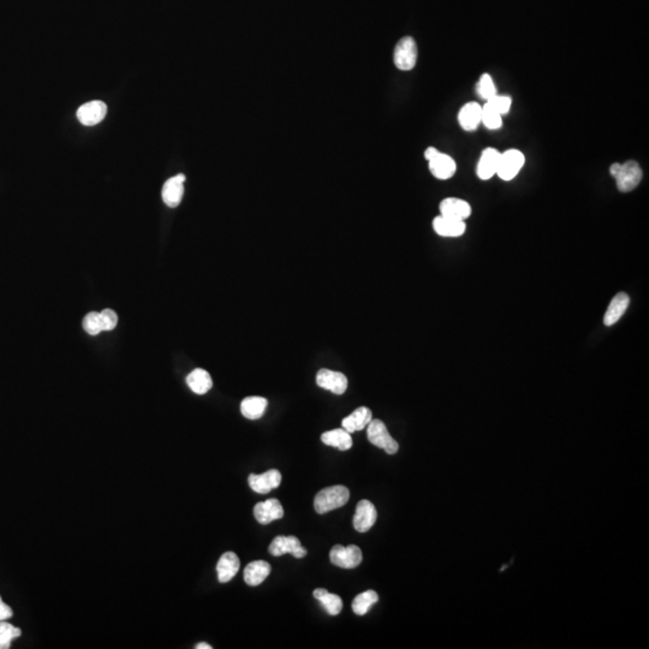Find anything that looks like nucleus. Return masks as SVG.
Here are the masks:
<instances>
[{
  "label": "nucleus",
  "instance_id": "4",
  "mask_svg": "<svg viewBox=\"0 0 649 649\" xmlns=\"http://www.w3.org/2000/svg\"><path fill=\"white\" fill-rule=\"evenodd\" d=\"M362 551L359 546L350 545L344 547L342 545H336L329 552V559L334 565L342 569H354L362 562Z\"/></svg>",
  "mask_w": 649,
  "mask_h": 649
},
{
  "label": "nucleus",
  "instance_id": "8",
  "mask_svg": "<svg viewBox=\"0 0 649 649\" xmlns=\"http://www.w3.org/2000/svg\"><path fill=\"white\" fill-rule=\"evenodd\" d=\"M318 386L329 390L334 395H343L347 389V377L341 372L320 369L316 374Z\"/></svg>",
  "mask_w": 649,
  "mask_h": 649
},
{
  "label": "nucleus",
  "instance_id": "9",
  "mask_svg": "<svg viewBox=\"0 0 649 649\" xmlns=\"http://www.w3.org/2000/svg\"><path fill=\"white\" fill-rule=\"evenodd\" d=\"M377 513L373 503L363 499L359 501L356 506V513L352 519L354 528L359 533H366L377 522Z\"/></svg>",
  "mask_w": 649,
  "mask_h": 649
},
{
  "label": "nucleus",
  "instance_id": "33",
  "mask_svg": "<svg viewBox=\"0 0 649 649\" xmlns=\"http://www.w3.org/2000/svg\"><path fill=\"white\" fill-rule=\"evenodd\" d=\"M101 326L104 331H112L118 324V316L112 309H105L100 313Z\"/></svg>",
  "mask_w": 649,
  "mask_h": 649
},
{
  "label": "nucleus",
  "instance_id": "35",
  "mask_svg": "<svg viewBox=\"0 0 649 649\" xmlns=\"http://www.w3.org/2000/svg\"><path fill=\"white\" fill-rule=\"evenodd\" d=\"M438 152L439 150H437V148H435V147H430V148H427V150L425 152V159H427V160H430V159L433 158L435 154L438 153Z\"/></svg>",
  "mask_w": 649,
  "mask_h": 649
},
{
  "label": "nucleus",
  "instance_id": "6",
  "mask_svg": "<svg viewBox=\"0 0 649 649\" xmlns=\"http://www.w3.org/2000/svg\"><path fill=\"white\" fill-rule=\"evenodd\" d=\"M526 158L522 152L517 150H509L500 154L499 165L496 175L503 180H511L521 171Z\"/></svg>",
  "mask_w": 649,
  "mask_h": 649
},
{
  "label": "nucleus",
  "instance_id": "31",
  "mask_svg": "<svg viewBox=\"0 0 649 649\" xmlns=\"http://www.w3.org/2000/svg\"><path fill=\"white\" fill-rule=\"evenodd\" d=\"M84 329L88 334L91 336H97L102 332V326H101L100 313L92 312L88 313L84 316Z\"/></svg>",
  "mask_w": 649,
  "mask_h": 649
},
{
  "label": "nucleus",
  "instance_id": "34",
  "mask_svg": "<svg viewBox=\"0 0 649 649\" xmlns=\"http://www.w3.org/2000/svg\"><path fill=\"white\" fill-rule=\"evenodd\" d=\"M13 614V610H11V607L1 601V602H0V622L11 618Z\"/></svg>",
  "mask_w": 649,
  "mask_h": 649
},
{
  "label": "nucleus",
  "instance_id": "13",
  "mask_svg": "<svg viewBox=\"0 0 649 649\" xmlns=\"http://www.w3.org/2000/svg\"><path fill=\"white\" fill-rule=\"evenodd\" d=\"M254 516L260 524L267 526L284 516V509L278 499H268L255 505Z\"/></svg>",
  "mask_w": 649,
  "mask_h": 649
},
{
  "label": "nucleus",
  "instance_id": "29",
  "mask_svg": "<svg viewBox=\"0 0 649 649\" xmlns=\"http://www.w3.org/2000/svg\"><path fill=\"white\" fill-rule=\"evenodd\" d=\"M501 114H498L496 110H493L488 104L483 106V114H481V123L490 129V130H496L503 125V119Z\"/></svg>",
  "mask_w": 649,
  "mask_h": 649
},
{
  "label": "nucleus",
  "instance_id": "30",
  "mask_svg": "<svg viewBox=\"0 0 649 649\" xmlns=\"http://www.w3.org/2000/svg\"><path fill=\"white\" fill-rule=\"evenodd\" d=\"M476 92H478V97H483L486 101L490 100L491 97L498 94L496 84H494L493 79L488 74H485L478 79V84H476Z\"/></svg>",
  "mask_w": 649,
  "mask_h": 649
},
{
  "label": "nucleus",
  "instance_id": "27",
  "mask_svg": "<svg viewBox=\"0 0 649 649\" xmlns=\"http://www.w3.org/2000/svg\"><path fill=\"white\" fill-rule=\"evenodd\" d=\"M377 600H379V595L377 592L367 591V592L361 593L354 599L351 607L357 616H364L370 610V607L374 604H377Z\"/></svg>",
  "mask_w": 649,
  "mask_h": 649
},
{
  "label": "nucleus",
  "instance_id": "15",
  "mask_svg": "<svg viewBox=\"0 0 649 649\" xmlns=\"http://www.w3.org/2000/svg\"><path fill=\"white\" fill-rule=\"evenodd\" d=\"M428 162H430V173L438 180H448L456 173V162L448 154L438 152L433 158L428 160Z\"/></svg>",
  "mask_w": 649,
  "mask_h": 649
},
{
  "label": "nucleus",
  "instance_id": "12",
  "mask_svg": "<svg viewBox=\"0 0 649 649\" xmlns=\"http://www.w3.org/2000/svg\"><path fill=\"white\" fill-rule=\"evenodd\" d=\"M185 175L183 173L175 175L165 182L162 187V201L171 208L180 206L183 195H185Z\"/></svg>",
  "mask_w": 649,
  "mask_h": 649
},
{
  "label": "nucleus",
  "instance_id": "1",
  "mask_svg": "<svg viewBox=\"0 0 649 649\" xmlns=\"http://www.w3.org/2000/svg\"><path fill=\"white\" fill-rule=\"evenodd\" d=\"M610 173L617 182L619 191L629 193L640 185L643 172L640 165L634 160L624 162V164H612L610 167Z\"/></svg>",
  "mask_w": 649,
  "mask_h": 649
},
{
  "label": "nucleus",
  "instance_id": "26",
  "mask_svg": "<svg viewBox=\"0 0 649 649\" xmlns=\"http://www.w3.org/2000/svg\"><path fill=\"white\" fill-rule=\"evenodd\" d=\"M313 595H314L316 600L320 601L322 606H324V610L327 611V613L331 614V616H337V614L341 613L343 609V601L341 597H338L337 594H331L329 591H326L324 588H318L313 592Z\"/></svg>",
  "mask_w": 649,
  "mask_h": 649
},
{
  "label": "nucleus",
  "instance_id": "11",
  "mask_svg": "<svg viewBox=\"0 0 649 649\" xmlns=\"http://www.w3.org/2000/svg\"><path fill=\"white\" fill-rule=\"evenodd\" d=\"M281 474L279 470L271 469L261 475L250 474L248 483L253 491L259 494H267L281 486Z\"/></svg>",
  "mask_w": 649,
  "mask_h": 649
},
{
  "label": "nucleus",
  "instance_id": "23",
  "mask_svg": "<svg viewBox=\"0 0 649 649\" xmlns=\"http://www.w3.org/2000/svg\"><path fill=\"white\" fill-rule=\"evenodd\" d=\"M268 402L266 398L259 396H251L242 400L241 412L248 420H259L267 409Z\"/></svg>",
  "mask_w": 649,
  "mask_h": 649
},
{
  "label": "nucleus",
  "instance_id": "20",
  "mask_svg": "<svg viewBox=\"0 0 649 649\" xmlns=\"http://www.w3.org/2000/svg\"><path fill=\"white\" fill-rule=\"evenodd\" d=\"M481 114L483 107L478 102H468L460 110L458 123L465 132H474L481 123Z\"/></svg>",
  "mask_w": 649,
  "mask_h": 649
},
{
  "label": "nucleus",
  "instance_id": "17",
  "mask_svg": "<svg viewBox=\"0 0 649 649\" xmlns=\"http://www.w3.org/2000/svg\"><path fill=\"white\" fill-rule=\"evenodd\" d=\"M240 566H241V562L236 553H224L217 564V572H218V579L220 584L230 582L237 574Z\"/></svg>",
  "mask_w": 649,
  "mask_h": 649
},
{
  "label": "nucleus",
  "instance_id": "10",
  "mask_svg": "<svg viewBox=\"0 0 649 649\" xmlns=\"http://www.w3.org/2000/svg\"><path fill=\"white\" fill-rule=\"evenodd\" d=\"M107 114V105L104 101H89L87 104L81 106L77 111V118L81 124L86 127H93L104 120Z\"/></svg>",
  "mask_w": 649,
  "mask_h": 649
},
{
  "label": "nucleus",
  "instance_id": "18",
  "mask_svg": "<svg viewBox=\"0 0 649 649\" xmlns=\"http://www.w3.org/2000/svg\"><path fill=\"white\" fill-rule=\"evenodd\" d=\"M372 420L373 417H372L370 409L367 407H360L356 409L355 412H351L349 416L343 419V430H347V433L351 435L359 430H363Z\"/></svg>",
  "mask_w": 649,
  "mask_h": 649
},
{
  "label": "nucleus",
  "instance_id": "37",
  "mask_svg": "<svg viewBox=\"0 0 649 649\" xmlns=\"http://www.w3.org/2000/svg\"><path fill=\"white\" fill-rule=\"evenodd\" d=\"M1 601H3V600H1V597H0V602H1Z\"/></svg>",
  "mask_w": 649,
  "mask_h": 649
},
{
  "label": "nucleus",
  "instance_id": "16",
  "mask_svg": "<svg viewBox=\"0 0 649 649\" xmlns=\"http://www.w3.org/2000/svg\"><path fill=\"white\" fill-rule=\"evenodd\" d=\"M500 154L496 148H486L483 150L481 157L478 159L476 173L480 180H491L493 175H496L498 165H499Z\"/></svg>",
  "mask_w": 649,
  "mask_h": 649
},
{
  "label": "nucleus",
  "instance_id": "24",
  "mask_svg": "<svg viewBox=\"0 0 649 649\" xmlns=\"http://www.w3.org/2000/svg\"><path fill=\"white\" fill-rule=\"evenodd\" d=\"M187 384L189 389L196 395H205L213 386L211 375L202 368L194 369L191 373L187 377Z\"/></svg>",
  "mask_w": 649,
  "mask_h": 649
},
{
  "label": "nucleus",
  "instance_id": "36",
  "mask_svg": "<svg viewBox=\"0 0 649 649\" xmlns=\"http://www.w3.org/2000/svg\"><path fill=\"white\" fill-rule=\"evenodd\" d=\"M195 648L196 649H212V646L208 645V643H203V642H202V643H198V645H196V647H195Z\"/></svg>",
  "mask_w": 649,
  "mask_h": 649
},
{
  "label": "nucleus",
  "instance_id": "22",
  "mask_svg": "<svg viewBox=\"0 0 649 649\" xmlns=\"http://www.w3.org/2000/svg\"><path fill=\"white\" fill-rule=\"evenodd\" d=\"M271 574V565L265 561H255L246 566L244 569V581L250 587H256L263 584Z\"/></svg>",
  "mask_w": 649,
  "mask_h": 649
},
{
  "label": "nucleus",
  "instance_id": "19",
  "mask_svg": "<svg viewBox=\"0 0 649 649\" xmlns=\"http://www.w3.org/2000/svg\"><path fill=\"white\" fill-rule=\"evenodd\" d=\"M433 228L441 237H460L465 233L464 221L450 219L443 215H439L433 220Z\"/></svg>",
  "mask_w": 649,
  "mask_h": 649
},
{
  "label": "nucleus",
  "instance_id": "7",
  "mask_svg": "<svg viewBox=\"0 0 649 649\" xmlns=\"http://www.w3.org/2000/svg\"><path fill=\"white\" fill-rule=\"evenodd\" d=\"M268 552L274 557H281L286 553L299 559L307 556V549H303L301 541L296 536H276L269 545Z\"/></svg>",
  "mask_w": 649,
  "mask_h": 649
},
{
  "label": "nucleus",
  "instance_id": "14",
  "mask_svg": "<svg viewBox=\"0 0 649 649\" xmlns=\"http://www.w3.org/2000/svg\"><path fill=\"white\" fill-rule=\"evenodd\" d=\"M439 210H440V215L450 218V219L460 220V221H464L471 214V207L469 203L457 198H445L440 203Z\"/></svg>",
  "mask_w": 649,
  "mask_h": 649
},
{
  "label": "nucleus",
  "instance_id": "25",
  "mask_svg": "<svg viewBox=\"0 0 649 649\" xmlns=\"http://www.w3.org/2000/svg\"><path fill=\"white\" fill-rule=\"evenodd\" d=\"M321 440L324 445L334 446L341 451H347L352 446V438L350 433H347L345 430H332L329 432H324L321 435Z\"/></svg>",
  "mask_w": 649,
  "mask_h": 649
},
{
  "label": "nucleus",
  "instance_id": "21",
  "mask_svg": "<svg viewBox=\"0 0 649 649\" xmlns=\"http://www.w3.org/2000/svg\"><path fill=\"white\" fill-rule=\"evenodd\" d=\"M629 304H630V297L625 292H619L616 295L606 311L604 324L606 326H612L616 322H618L629 307Z\"/></svg>",
  "mask_w": 649,
  "mask_h": 649
},
{
  "label": "nucleus",
  "instance_id": "28",
  "mask_svg": "<svg viewBox=\"0 0 649 649\" xmlns=\"http://www.w3.org/2000/svg\"><path fill=\"white\" fill-rule=\"evenodd\" d=\"M22 632L21 629L13 627V624L8 622H0V649H8L11 646L15 639L21 636Z\"/></svg>",
  "mask_w": 649,
  "mask_h": 649
},
{
  "label": "nucleus",
  "instance_id": "3",
  "mask_svg": "<svg viewBox=\"0 0 649 649\" xmlns=\"http://www.w3.org/2000/svg\"><path fill=\"white\" fill-rule=\"evenodd\" d=\"M367 437L369 443L373 444L377 448H382L389 455H395L398 452L400 445L391 437L386 425L382 420H372L369 422V425H367Z\"/></svg>",
  "mask_w": 649,
  "mask_h": 649
},
{
  "label": "nucleus",
  "instance_id": "32",
  "mask_svg": "<svg viewBox=\"0 0 649 649\" xmlns=\"http://www.w3.org/2000/svg\"><path fill=\"white\" fill-rule=\"evenodd\" d=\"M487 104L491 106L493 110H496L498 114L504 116V114L509 112L510 109H511V105H513V100L511 97H505V95H494V97H491L490 100H487Z\"/></svg>",
  "mask_w": 649,
  "mask_h": 649
},
{
  "label": "nucleus",
  "instance_id": "5",
  "mask_svg": "<svg viewBox=\"0 0 649 649\" xmlns=\"http://www.w3.org/2000/svg\"><path fill=\"white\" fill-rule=\"evenodd\" d=\"M395 65L402 71L412 70L417 62V46L415 40L405 36L398 41L393 54Z\"/></svg>",
  "mask_w": 649,
  "mask_h": 649
},
{
  "label": "nucleus",
  "instance_id": "2",
  "mask_svg": "<svg viewBox=\"0 0 649 649\" xmlns=\"http://www.w3.org/2000/svg\"><path fill=\"white\" fill-rule=\"evenodd\" d=\"M350 498V492L347 487L332 486L321 490L314 499V509L316 513H324L339 509L347 504Z\"/></svg>",
  "mask_w": 649,
  "mask_h": 649
}]
</instances>
